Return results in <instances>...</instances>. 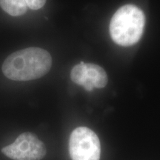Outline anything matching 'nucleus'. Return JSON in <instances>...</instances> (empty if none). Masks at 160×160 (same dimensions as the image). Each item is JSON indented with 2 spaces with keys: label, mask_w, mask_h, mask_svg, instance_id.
<instances>
[{
  "label": "nucleus",
  "mask_w": 160,
  "mask_h": 160,
  "mask_svg": "<svg viewBox=\"0 0 160 160\" xmlns=\"http://www.w3.org/2000/svg\"><path fill=\"white\" fill-rule=\"evenodd\" d=\"M2 153L13 160H41L47 150L37 136L26 132L20 134L11 145L3 148Z\"/></svg>",
  "instance_id": "20e7f679"
},
{
  "label": "nucleus",
  "mask_w": 160,
  "mask_h": 160,
  "mask_svg": "<svg viewBox=\"0 0 160 160\" xmlns=\"http://www.w3.org/2000/svg\"><path fill=\"white\" fill-rule=\"evenodd\" d=\"M26 5L31 10H39L45 5L46 0H25Z\"/></svg>",
  "instance_id": "0eeeda50"
},
{
  "label": "nucleus",
  "mask_w": 160,
  "mask_h": 160,
  "mask_svg": "<svg viewBox=\"0 0 160 160\" xmlns=\"http://www.w3.org/2000/svg\"><path fill=\"white\" fill-rule=\"evenodd\" d=\"M69 153L72 160H99L101 145L99 137L88 128H77L70 137Z\"/></svg>",
  "instance_id": "7ed1b4c3"
},
{
  "label": "nucleus",
  "mask_w": 160,
  "mask_h": 160,
  "mask_svg": "<svg viewBox=\"0 0 160 160\" xmlns=\"http://www.w3.org/2000/svg\"><path fill=\"white\" fill-rule=\"evenodd\" d=\"M145 25L143 11L134 5H125L118 9L112 17L110 34L117 45L131 46L141 39Z\"/></svg>",
  "instance_id": "f03ea898"
},
{
  "label": "nucleus",
  "mask_w": 160,
  "mask_h": 160,
  "mask_svg": "<svg viewBox=\"0 0 160 160\" xmlns=\"http://www.w3.org/2000/svg\"><path fill=\"white\" fill-rule=\"evenodd\" d=\"M52 65V58L45 50L39 48L16 51L4 62L2 70L6 77L14 81H30L47 74Z\"/></svg>",
  "instance_id": "f257e3e1"
},
{
  "label": "nucleus",
  "mask_w": 160,
  "mask_h": 160,
  "mask_svg": "<svg viewBox=\"0 0 160 160\" xmlns=\"http://www.w3.org/2000/svg\"><path fill=\"white\" fill-rule=\"evenodd\" d=\"M71 78L73 82L82 86L86 91L103 88L108 84V76L100 66L81 62L71 70Z\"/></svg>",
  "instance_id": "39448f33"
},
{
  "label": "nucleus",
  "mask_w": 160,
  "mask_h": 160,
  "mask_svg": "<svg viewBox=\"0 0 160 160\" xmlns=\"http://www.w3.org/2000/svg\"><path fill=\"white\" fill-rule=\"evenodd\" d=\"M0 6L12 17H19L27 11L25 0H0Z\"/></svg>",
  "instance_id": "423d86ee"
}]
</instances>
